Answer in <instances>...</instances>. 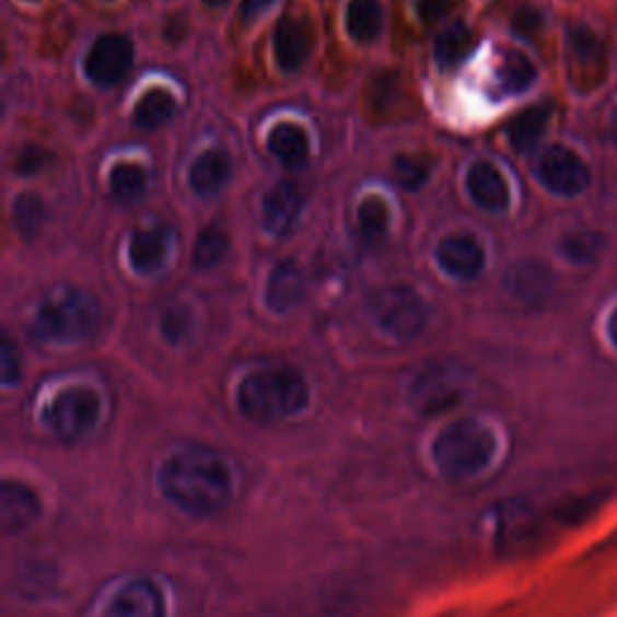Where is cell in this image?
<instances>
[{"mask_svg":"<svg viewBox=\"0 0 617 617\" xmlns=\"http://www.w3.org/2000/svg\"><path fill=\"white\" fill-rule=\"evenodd\" d=\"M158 490L179 512L208 519L230 507L234 473L230 461L206 446L174 451L158 468Z\"/></svg>","mask_w":617,"mask_h":617,"instance_id":"1","label":"cell"},{"mask_svg":"<svg viewBox=\"0 0 617 617\" xmlns=\"http://www.w3.org/2000/svg\"><path fill=\"white\" fill-rule=\"evenodd\" d=\"M308 406V386L304 376L288 366L248 374L236 388V408L256 424H280Z\"/></svg>","mask_w":617,"mask_h":617,"instance_id":"2","label":"cell"},{"mask_svg":"<svg viewBox=\"0 0 617 617\" xmlns=\"http://www.w3.org/2000/svg\"><path fill=\"white\" fill-rule=\"evenodd\" d=\"M102 308L92 294L78 288H58L39 304L32 334L44 342H82L100 330Z\"/></svg>","mask_w":617,"mask_h":617,"instance_id":"3","label":"cell"},{"mask_svg":"<svg viewBox=\"0 0 617 617\" xmlns=\"http://www.w3.org/2000/svg\"><path fill=\"white\" fill-rule=\"evenodd\" d=\"M494 454V436L478 420H456L436 434L432 458L439 476L449 482H466L488 468Z\"/></svg>","mask_w":617,"mask_h":617,"instance_id":"4","label":"cell"},{"mask_svg":"<svg viewBox=\"0 0 617 617\" xmlns=\"http://www.w3.org/2000/svg\"><path fill=\"white\" fill-rule=\"evenodd\" d=\"M468 372L454 360L427 362L408 386V406L422 418H436L466 396Z\"/></svg>","mask_w":617,"mask_h":617,"instance_id":"5","label":"cell"},{"mask_svg":"<svg viewBox=\"0 0 617 617\" xmlns=\"http://www.w3.org/2000/svg\"><path fill=\"white\" fill-rule=\"evenodd\" d=\"M100 415L102 400L97 391L73 386L51 398L44 410V424L56 439H61L66 444H75L97 430Z\"/></svg>","mask_w":617,"mask_h":617,"instance_id":"6","label":"cell"},{"mask_svg":"<svg viewBox=\"0 0 617 617\" xmlns=\"http://www.w3.org/2000/svg\"><path fill=\"white\" fill-rule=\"evenodd\" d=\"M370 314L376 326L394 340H412L427 324V306L418 292L406 284H391L379 290L370 302Z\"/></svg>","mask_w":617,"mask_h":617,"instance_id":"7","label":"cell"},{"mask_svg":"<svg viewBox=\"0 0 617 617\" xmlns=\"http://www.w3.org/2000/svg\"><path fill=\"white\" fill-rule=\"evenodd\" d=\"M538 176L557 196H579L584 194L591 182L589 167L577 152L562 145H552L543 152L538 162Z\"/></svg>","mask_w":617,"mask_h":617,"instance_id":"8","label":"cell"},{"mask_svg":"<svg viewBox=\"0 0 617 617\" xmlns=\"http://www.w3.org/2000/svg\"><path fill=\"white\" fill-rule=\"evenodd\" d=\"M133 66V44L121 34H104L92 44L85 70L88 78L100 88H112L121 82Z\"/></svg>","mask_w":617,"mask_h":617,"instance_id":"9","label":"cell"},{"mask_svg":"<svg viewBox=\"0 0 617 617\" xmlns=\"http://www.w3.org/2000/svg\"><path fill=\"white\" fill-rule=\"evenodd\" d=\"M102 617H167V603L154 581L128 579L106 601Z\"/></svg>","mask_w":617,"mask_h":617,"instance_id":"10","label":"cell"},{"mask_svg":"<svg viewBox=\"0 0 617 617\" xmlns=\"http://www.w3.org/2000/svg\"><path fill=\"white\" fill-rule=\"evenodd\" d=\"M42 516V500L30 485L5 480L0 485V528L5 536L27 531Z\"/></svg>","mask_w":617,"mask_h":617,"instance_id":"11","label":"cell"},{"mask_svg":"<svg viewBox=\"0 0 617 617\" xmlns=\"http://www.w3.org/2000/svg\"><path fill=\"white\" fill-rule=\"evenodd\" d=\"M439 264L449 276L461 280H473L480 276L485 268V252L482 246L468 234H451L439 244Z\"/></svg>","mask_w":617,"mask_h":617,"instance_id":"12","label":"cell"},{"mask_svg":"<svg viewBox=\"0 0 617 617\" xmlns=\"http://www.w3.org/2000/svg\"><path fill=\"white\" fill-rule=\"evenodd\" d=\"M312 54V27L304 20L284 18L276 30V58L282 70H300Z\"/></svg>","mask_w":617,"mask_h":617,"instance_id":"13","label":"cell"},{"mask_svg":"<svg viewBox=\"0 0 617 617\" xmlns=\"http://www.w3.org/2000/svg\"><path fill=\"white\" fill-rule=\"evenodd\" d=\"M302 210V194L300 188L290 182H282L276 188H270L264 200V224L270 234H288L296 216Z\"/></svg>","mask_w":617,"mask_h":617,"instance_id":"14","label":"cell"},{"mask_svg":"<svg viewBox=\"0 0 617 617\" xmlns=\"http://www.w3.org/2000/svg\"><path fill=\"white\" fill-rule=\"evenodd\" d=\"M304 290H306V280L302 268L296 266L294 260L284 258L272 268L268 278V292H266L268 306L276 308V312H290V308L302 302Z\"/></svg>","mask_w":617,"mask_h":617,"instance_id":"15","label":"cell"},{"mask_svg":"<svg viewBox=\"0 0 617 617\" xmlns=\"http://www.w3.org/2000/svg\"><path fill=\"white\" fill-rule=\"evenodd\" d=\"M468 194L482 210L502 212L509 206V188L504 176L490 162L473 164L468 172Z\"/></svg>","mask_w":617,"mask_h":617,"instance_id":"16","label":"cell"},{"mask_svg":"<svg viewBox=\"0 0 617 617\" xmlns=\"http://www.w3.org/2000/svg\"><path fill=\"white\" fill-rule=\"evenodd\" d=\"M507 288L524 302H540L552 290V272L538 260H524L507 272Z\"/></svg>","mask_w":617,"mask_h":617,"instance_id":"17","label":"cell"},{"mask_svg":"<svg viewBox=\"0 0 617 617\" xmlns=\"http://www.w3.org/2000/svg\"><path fill=\"white\" fill-rule=\"evenodd\" d=\"M230 160L224 152L210 150L206 154L194 162L191 174H188V182H191V188L198 196H212L218 194L220 188L228 184L230 179Z\"/></svg>","mask_w":617,"mask_h":617,"instance_id":"18","label":"cell"},{"mask_svg":"<svg viewBox=\"0 0 617 617\" xmlns=\"http://www.w3.org/2000/svg\"><path fill=\"white\" fill-rule=\"evenodd\" d=\"M550 121V106L548 104H536L531 109L521 112L519 116L512 118V124L507 128L509 142H512L514 150L528 152L538 145V140L543 138L545 128Z\"/></svg>","mask_w":617,"mask_h":617,"instance_id":"19","label":"cell"},{"mask_svg":"<svg viewBox=\"0 0 617 617\" xmlns=\"http://www.w3.org/2000/svg\"><path fill=\"white\" fill-rule=\"evenodd\" d=\"M170 240L164 230H140L130 240V264L138 272L160 270L167 258Z\"/></svg>","mask_w":617,"mask_h":617,"instance_id":"20","label":"cell"},{"mask_svg":"<svg viewBox=\"0 0 617 617\" xmlns=\"http://www.w3.org/2000/svg\"><path fill=\"white\" fill-rule=\"evenodd\" d=\"M268 148L284 167L296 170L308 160V138L300 126L280 124L272 128V133L268 138Z\"/></svg>","mask_w":617,"mask_h":617,"instance_id":"21","label":"cell"},{"mask_svg":"<svg viewBox=\"0 0 617 617\" xmlns=\"http://www.w3.org/2000/svg\"><path fill=\"white\" fill-rule=\"evenodd\" d=\"M494 80L502 94H521L533 85V80H536V66H533L524 54L504 51L500 63H497Z\"/></svg>","mask_w":617,"mask_h":617,"instance_id":"22","label":"cell"},{"mask_svg":"<svg viewBox=\"0 0 617 617\" xmlns=\"http://www.w3.org/2000/svg\"><path fill=\"white\" fill-rule=\"evenodd\" d=\"M384 30V13L379 0H350L348 32L362 44L374 42Z\"/></svg>","mask_w":617,"mask_h":617,"instance_id":"23","label":"cell"},{"mask_svg":"<svg viewBox=\"0 0 617 617\" xmlns=\"http://www.w3.org/2000/svg\"><path fill=\"white\" fill-rule=\"evenodd\" d=\"M470 49H473L470 30L463 25V22H454V25L446 27L436 37V44H434L436 63L442 66L444 70L456 68L463 61V58L470 54Z\"/></svg>","mask_w":617,"mask_h":617,"instance_id":"24","label":"cell"},{"mask_svg":"<svg viewBox=\"0 0 617 617\" xmlns=\"http://www.w3.org/2000/svg\"><path fill=\"white\" fill-rule=\"evenodd\" d=\"M174 109H176V102L167 90H150L138 100L133 121L136 126L145 128V130L160 128L162 124L170 121Z\"/></svg>","mask_w":617,"mask_h":617,"instance_id":"25","label":"cell"},{"mask_svg":"<svg viewBox=\"0 0 617 617\" xmlns=\"http://www.w3.org/2000/svg\"><path fill=\"white\" fill-rule=\"evenodd\" d=\"M112 196L130 203V200H138L148 188V174L138 164H116L112 172Z\"/></svg>","mask_w":617,"mask_h":617,"instance_id":"26","label":"cell"},{"mask_svg":"<svg viewBox=\"0 0 617 617\" xmlns=\"http://www.w3.org/2000/svg\"><path fill=\"white\" fill-rule=\"evenodd\" d=\"M13 222H15V230L22 234V240L32 242L34 236L42 232V222H44L42 198L32 196V194L18 196L15 206H13Z\"/></svg>","mask_w":617,"mask_h":617,"instance_id":"27","label":"cell"},{"mask_svg":"<svg viewBox=\"0 0 617 617\" xmlns=\"http://www.w3.org/2000/svg\"><path fill=\"white\" fill-rule=\"evenodd\" d=\"M230 240L228 234L220 230H206L198 236L196 248H194V266L200 270H208L212 266H218L220 260L228 256Z\"/></svg>","mask_w":617,"mask_h":617,"instance_id":"28","label":"cell"},{"mask_svg":"<svg viewBox=\"0 0 617 617\" xmlns=\"http://www.w3.org/2000/svg\"><path fill=\"white\" fill-rule=\"evenodd\" d=\"M601 248H603V236L593 232L567 234L560 244L562 256L572 260V264H591V260L598 258Z\"/></svg>","mask_w":617,"mask_h":617,"instance_id":"29","label":"cell"},{"mask_svg":"<svg viewBox=\"0 0 617 617\" xmlns=\"http://www.w3.org/2000/svg\"><path fill=\"white\" fill-rule=\"evenodd\" d=\"M358 222H360V232L366 236V240H379V236H384L388 228V208L384 206V200L374 196L366 198L360 206Z\"/></svg>","mask_w":617,"mask_h":617,"instance_id":"30","label":"cell"},{"mask_svg":"<svg viewBox=\"0 0 617 617\" xmlns=\"http://www.w3.org/2000/svg\"><path fill=\"white\" fill-rule=\"evenodd\" d=\"M394 174L403 188H410V191H415V188H420L427 179H430L432 162L424 158H410V154H406V158L396 160Z\"/></svg>","mask_w":617,"mask_h":617,"instance_id":"31","label":"cell"},{"mask_svg":"<svg viewBox=\"0 0 617 617\" xmlns=\"http://www.w3.org/2000/svg\"><path fill=\"white\" fill-rule=\"evenodd\" d=\"M188 328H191V314L186 312L184 306H170L167 314L162 318V330L167 336L170 342H179L188 336Z\"/></svg>","mask_w":617,"mask_h":617,"instance_id":"32","label":"cell"},{"mask_svg":"<svg viewBox=\"0 0 617 617\" xmlns=\"http://www.w3.org/2000/svg\"><path fill=\"white\" fill-rule=\"evenodd\" d=\"M51 162V154L46 152L44 148H39V145H27L25 150H22L20 154H18V162H15V170L20 172V174H37V172H42L46 164Z\"/></svg>","mask_w":617,"mask_h":617,"instance_id":"33","label":"cell"},{"mask_svg":"<svg viewBox=\"0 0 617 617\" xmlns=\"http://www.w3.org/2000/svg\"><path fill=\"white\" fill-rule=\"evenodd\" d=\"M20 358L13 348V342L8 338L3 340V350H0V376H3V386H13L20 382Z\"/></svg>","mask_w":617,"mask_h":617,"instance_id":"34","label":"cell"},{"mask_svg":"<svg viewBox=\"0 0 617 617\" xmlns=\"http://www.w3.org/2000/svg\"><path fill=\"white\" fill-rule=\"evenodd\" d=\"M451 0H418V10H420V18L424 22H434L442 18L446 10H449Z\"/></svg>","mask_w":617,"mask_h":617,"instance_id":"35","label":"cell"},{"mask_svg":"<svg viewBox=\"0 0 617 617\" xmlns=\"http://www.w3.org/2000/svg\"><path fill=\"white\" fill-rule=\"evenodd\" d=\"M538 22H540V18H538L536 10L524 8V10H521V13L516 15L514 27H516L519 34H528V32H533V30L538 27Z\"/></svg>","mask_w":617,"mask_h":617,"instance_id":"36","label":"cell"},{"mask_svg":"<svg viewBox=\"0 0 617 617\" xmlns=\"http://www.w3.org/2000/svg\"><path fill=\"white\" fill-rule=\"evenodd\" d=\"M276 3V0H244L242 3V15L244 20H256L266 13V10Z\"/></svg>","mask_w":617,"mask_h":617,"instance_id":"37","label":"cell"},{"mask_svg":"<svg viewBox=\"0 0 617 617\" xmlns=\"http://www.w3.org/2000/svg\"><path fill=\"white\" fill-rule=\"evenodd\" d=\"M608 330H610V340L617 346V308L613 312L610 316V324H608Z\"/></svg>","mask_w":617,"mask_h":617,"instance_id":"38","label":"cell"},{"mask_svg":"<svg viewBox=\"0 0 617 617\" xmlns=\"http://www.w3.org/2000/svg\"><path fill=\"white\" fill-rule=\"evenodd\" d=\"M206 3H208V5H212V8H220V5L228 3V0H206Z\"/></svg>","mask_w":617,"mask_h":617,"instance_id":"39","label":"cell"},{"mask_svg":"<svg viewBox=\"0 0 617 617\" xmlns=\"http://www.w3.org/2000/svg\"><path fill=\"white\" fill-rule=\"evenodd\" d=\"M613 138H615V142H617V112H615V116H613Z\"/></svg>","mask_w":617,"mask_h":617,"instance_id":"40","label":"cell"}]
</instances>
